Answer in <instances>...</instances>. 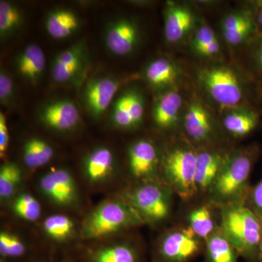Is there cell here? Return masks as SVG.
<instances>
[{"label": "cell", "mask_w": 262, "mask_h": 262, "mask_svg": "<svg viewBox=\"0 0 262 262\" xmlns=\"http://www.w3.org/2000/svg\"><path fill=\"white\" fill-rule=\"evenodd\" d=\"M194 82L201 96L219 111L239 106L260 108L261 90L244 67L224 61L204 62L194 71Z\"/></svg>", "instance_id": "1"}, {"label": "cell", "mask_w": 262, "mask_h": 262, "mask_svg": "<svg viewBox=\"0 0 262 262\" xmlns=\"http://www.w3.org/2000/svg\"><path fill=\"white\" fill-rule=\"evenodd\" d=\"M261 155L256 142L235 147L231 151L206 200L218 208L246 201L253 169Z\"/></svg>", "instance_id": "2"}, {"label": "cell", "mask_w": 262, "mask_h": 262, "mask_svg": "<svg viewBox=\"0 0 262 262\" xmlns=\"http://www.w3.org/2000/svg\"><path fill=\"white\" fill-rule=\"evenodd\" d=\"M220 229L239 257L246 262H258L262 238V221L246 201L219 208Z\"/></svg>", "instance_id": "3"}, {"label": "cell", "mask_w": 262, "mask_h": 262, "mask_svg": "<svg viewBox=\"0 0 262 262\" xmlns=\"http://www.w3.org/2000/svg\"><path fill=\"white\" fill-rule=\"evenodd\" d=\"M198 148L180 134L163 151L160 179L182 201L196 196L195 177Z\"/></svg>", "instance_id": "4"}, {"label": "cell", "mask_w": 262, "mask_h": 262, "mask_svg": "<svg viewBox=\"0 0 262 262\" xmlns=\"http://www.w3.org/2000/svg\"><path fill=\"white\" fill-rule=\"evenodd\" d=\"M144 224L141 215L125 198L110 200L88 215L81 234L84 239L96 241Z\"/></svg>", "instance_id": "5"}, {"label": "cell", "mask_w": 262, "mask_h": 262, "mask_svg": "<svg viewBox=\"0 0 262 262\" xmlns=\"http://www.w3.org/2000/svg\"><path fill=\"white\" fill-rule=\"evenodd\" d=\"M180 134L196 148L229 141L222 130L220 117L214 115L201 95L196 94L187 98Z\"/></svg>", "instance_id": "6"}, {"label": "cell", "mask_w": 262, "mask_h": 262, "mask_svg": "<svg viewBox=\"0 0 262 262\" xmlns=\"http://www.w3.org/2000/svg\"><path fill=\"white\" fill-rule=\"evenodd\" d=\"M173 194L163 182L139 183L123 198L134 207L146 223L160 224L171 213Z\"/></svg>", "instance_id": "7"}, {"label": "cell", "mask_w": 262, "mask_h": 262, "mask_svg": "<svg viewBox=\"0 0 262 262\" xmlns=\"http://www.w3.org/2000/svg\"><path fill=\"white\" fill-rule=\"evenodd\" d=\"M204 247V241L189 226L174 227L157 243L153 262H192L203 253Z\"/></svg>", "instance_id": "8"}, {"label": "cell", "mask_w": 262, "mask_h": 262, "mask_svg": "<svg viewBox=\"0 0 262 262\" xmlns=\"http://www.w3.org/2000/svg\"><path fill=\"white\" fill-rule=\"evenodd\" d=\"M201 16L192 2L167 1L163 10V34L171 46L187 42Z\"/></svg>", "instance_id": "9"}, {"label": "cell", "mask_w": 262, "mask_h": 262, "mask_svg": "<svg viewBox=\"0 0 262 262\" xmlns=\"http://www.w3.org/2000/svg\"><path fill=\"white\" fill-rule=\"evenodd\" d=\"M162 158L163 151L152 141L141 139L134 141L127 150L131 177L139 183L161 182Z\"/></svg>", "instance_id": "10"}, {"label": "cell", "mask_w": 262, "mask_h": 262, "mask_svg": "<svg viewBox=\"0 0 262 262\" xmlns=\"http://www.w3.org/2000/svg\"><path fill=\"white\" fill-rule=\"evenodd\" d=\"M234 146L231 141L198 148L195 184L196 196L208 194Z\"/></svg>", "instance_id": "11"}, {"label": "cell", "mask_w": 262, "mask_h": 262, "mask_svg": "<svg viewBox=\"0 0 262 262\" xmlns=\"http://www.w3.org/2000/svg\"><path fill=\"white\" fill-rule=\"evenodd\" d=\"M220 33L226 46L244 50L258 34L254 12L241 5L229 10L221 19Z\"/></svg>", "instance_id": "12"}, {"label": "cell", "mask_w": 262, "mask_h": 262, "mask_svg": "<svg viewBox=\"0 0 262 262\" xmlns=\"http://www.w3.org/2000/svg\"><path fill=\"white\" fill-rule=\"evenodd\" d=\"M146 101L137 87H129L117 94L112 106L110 118L113 125L120 130H134L144 121Z\"/></svg>", "instance_id": "13"}, {"label": "cell", "mask_w": 262, "mask_h": 262, "mask_svg": "<svg viewBox=\"0 0 262 262\" xmlns=\"http://www.w3.org/2000/svg\"><path fill=\"white\" fill-rule=\"evenodd\" d=\"M187 98L180 87L167 90L157 95L151 110L155 127L165 133L180 134Z\"/></svg>", "instance_id": "14"}, {"label": "cell", "mask_w": 262, "mask_h": 262, "mask_svg": "<svg viewBox=\"0 0 262 262\" xmlns=\"http://www.w3.org/2000/svg\"><path fill=\"white\" fill-rule=\"evenodd\" d=\"M105 46L112 54L118 57L130 56L141 44L140 26L134 18L120 17L112 20L105 29Z\"/></svg>", "instance_id": "15"}, {"label": "cell", "mask_w": 262, "mask_h": 262, "mask_svg": "<svg viewBox=\"0 0 262 262\" xmlns=\"http://www.w3.org/2000/svg\"><path fill=\"white\" fill-rule=\"evenodd\" d=\"M220 113L222 130L229 141L243 140L261 128L262 111L258 106H239Z\"/></svg>", "instance_id": "16"}, {"label": "cell", "mask_w": 262, "mask_h": 262, "mask_svg": "<svg viewBox=\"0 0 262 262\" xmlns=\"http://www.w3.org/2000/svg\"><path fill=\"white\" fill-rule=\"evenodd\" d=\"M122 82L110 76L95 77L86 82L82 90V101L91 117L98 119L103 116L113 104Z\"/></svg>", "instance_id": "17"}, {"label": "cell", "mask_w": 262, "mask_h": 262, "mask_svg": "<svg viewBox=\"0 0 262 262\" xmlns=\"http://www.w3.org/2000/svg\"><path fill=\"white\" fill-rule=\"evenodd\" d=\"M39 186L42 194L57 206L71 207L78 202L77 184L67 169L50 170L41 177Z\"/></svg>", "instance_id": "18"}, {"label": "cell", "mask_w": 262, "mask_h": 262, "mask_svg": "<svg viewBox=\"0 0 262 262\" xmlns=\"http://www.w3.org/2000/svg\"><path fill=\"white\" fill-rule=\"evenodd\" d=\"M38 115L45 126L58 132L75 130L81 122L80 110L70 99L54 100L45 103L39 108Z\"/></svg>", "instance_id": "19"}, {"label": "cell", "mask_w": 262, "mask_h": 262, "mask_svg": "<svg viewBox=\"0 0 262 262\" xmlns=\"http://www.w3.org/2000/svg\"><path fill=\"white\" fill-rule=\"evenodd\" d=\"M80 262H144V253L130 241H115L88 248Z\"/></svg>", "instance_id": "20"}, {"label": "cell", "mask_w": 262, "mask_h": 262, "mask_svg": "<svg viewBox=\"0 0 262 262\" xmlns=\"http://www.w3.org/2000/svg\"><path fill=\"white\" fill-rule=\"evenodd\" d=\"M183 72L182 67L168 56H160L150 61L143 71V79L157 94L180 87Z\"/></svg>", "instance_id": "21"}, {"label": "cell", "mask_w": 262, "mask_h": 262, "mask_svg": "<svg viewBox=\"0 0 262 262\" xmlns=\"http://www.w3.org/2000/svg\"><path fill=\"white\" fill-rule=\"evenodd\" d=\"M222 38L206 19L202 18L187 42L189 51L205 62L222 61Z\"/></svg>", "instance_id": "22"}, {"label": "cell", "mask_w": 262, "mask_h": 262, "mask_svg": "<svg viewBox=\"0 0 262 262\" xmlns=\"http://www.w3.org/2000/svg\"><path fill=\"white\" fill-rule=\"evenodd\" d=\"M44 51L35 43H31L19 53L15 58V67L18 75L26 82L37 85L46 70Z\"/></svg>", "instance_id": "23"}, {"label": "cell", "mask_w": 262, "mask_h": 262, "mask_svg": "<svg viewBox=\"0 0 262 262\" xmlns=\"http://www.w3.org/2000/svg\"><path fill=\"white\" fill-rule=\"evenodd\" d=\"M115 160V154L108 146H100L94 148L84 158V177L93 184L104 182L113 173Z\"/></svg>", "instance_id": "24"}, {"label": "cell", "mask_w": 262, "mask_h": 262, "mask_svg": "<svg viewBox=\"0 0 262 262\" xmlns=\"http://www.w3.org/2000/svg\"><path fill=\"white\" fill-rule=\"evenodd\" d=\"M81 19L75 10L60 8L51 10L45 21L48 35L54 39H67L75 34L81 27Z\"/></svg>", "instance_id": "25"}, {"label": "cell", "mask_w": 262, "mask_h": 262, "mask_svg": "<svg viewBox=\"0 0 262 262\" xmlns=\"http://www.w3.org/2000/svg\"><path fill=\"white\" fill-rule=\"evenodd\" d=\"M189 226L198 237L206 241L220 228V210L208 200L188 215Z\"/></svg>", "instance_id": "26"}, {"label": "cell", "mask_w": 262, "mask_h": 262, "mask_svg": "<svg viewBox=\"0 0 262 262\" xmlns=\"http://www.w3.org/2000/svg\"><path fill=\"white\" fill-rule=\"evenodd\" d=\"M205 262H238V253L220 228L205 241Z\"/></svg>", "instance_id": "27"}, {"label": "cell", "mask_w": 262, "mask_h": 262, "mask_svg": "<svg viewBox=\"0 0 262 262\" xmlns=\"http://www.w3.org/2000/svg\"><path fill=\"white\" fill-rule=\"evenodd\" d=\"M24 163L29 168L36 169L44 166L54 157V148L42 138L32 137L24 143Z\"/></svg>", "instance_id": "28"}, {"label": "cell", "mask_w": 262, "mask_h": 262, "mask_svg": "<svg viewBox=\"0 0 262 262\" xmlns=\"http://www.w3.org/2000/svg\"><path fill=\"white\" fill-rule=\"evenodd\" d=\"M1 262H29V248L23 239L7 231L0 232Z\"/></svg>", "instance_id": "29"}, {"label": "cell", "mask_w": 262, "mask_h": 262, "mask_svg": "<svg viewBox=\"0 0 262 262\" xmlns=\"http://www.w3.org/2000/svg\"><path fill=\"white\" fill-rule=\"evenodd\" d=\"M24 21L23 10L9 1L0 2V38L2 41L11 37L20 30Z\"/></svg>", "instance_id": "30"}, {"label": "cell", "mask_w": 262, "mask_h": 262, "mask_svg": "<svg viewBox=\"0 0 262 262\" xmlns=\"http://www.w3.org/2000/svg\"><path fill=\"white\" fill-rule=\"evenodd\" d=\"M244 50V67L262 90V32L258 33Z\"/></svg>", "instance_id": "31"}, {"label": "cell", "mask_w": 262, "mask_h": 262, "mask_svg": "<svg viewBox=\"0 0 262 262\" xmlns=\"http://www.w3.org/2000/svg\"><path fill=\"white\" fill-rule=\"evenodd\" d=\"M75 225L70 217L65 215H52L43 222L44 232L56 242H63L73 234Z\"/></svg>", "instance_id": "32"}, {"label": "cell", "mask_w": 262, "mask_h": 262, "mask_svg": "<svg viewBox=\"0 0 262 262\" xmlns=\"http://www.w3.org/2000/svg\"><path fill=\"white\" fill-rule=\"evenodd\" d=\"M22 170L15 163L3 164L0 168V198L9 199L14 194L21 182Z\"/></svg>", "instance_id": "33"}, {"label": "cell", "mask_w": 262, "mask_h": 262, "mask_svg": "<svg viewBox=\"0 0 262 262\" xmlns=\"http://www.w3.org/2000/svg\"><path fill=\"white\" fill-rule=\"evenodd\" d=\"M12 208L17 216L28 222L37 221L41 215L39 201L28 193H23L17 196Z\"/></svg>", "instance_id": "34"}, {"label": "cell", "mask_w": 262, "mask_h": 262, "mask_svg": "<svg viewBox=\"0 0 262 262\" xmlns=\"http://www.w3.org/2000/svg\"><path fill=\"white\" fill-rule=\"evenodd\" d=\"M83 64L84 61L67 65L52 63V78L58 83L70 82L81 72Z\"/></svg>", "instance_id": "35"}, {"label": "cell", "mask_w": 262, "mask_h": 262, "mask_svg": "<svg viewBox=\"0 0 262 262\" xmlns=\"http://www.w3.org/2000/svg\"><path fill=\"white\" fill-rule=\"evenodd\" d=\"M16 98L15 84L11 76L5 70L0 71V102L5 106H13Z\"/></svg>", "instance_id": "36"}, {"label": "cell", "mask_w": 262, "mask_h": 262, "mask_svg": "<svg viewBox=\"0 0 262 262\" xmlns=\"http://www.w3.org/2000/svg\"><path fill=\"white\" fill-rule=\"evenodd\" d=\"M246 203L262 221V177L256 184L251 185Z\"/></svg>", "instance_id": "37"}, {"label": "cell", "mask_w": 262, "mask_h": 262, "mask_svg": "<svg viewBox=\"0 0 262 262\" xmlns=\"http://www.w3.org/2000/svg\"><path fill=\"white\" fill-rule=\"evenodd\" d=\"M9 131L7 125L6 117L4 113H0V156L4 159L9 146Z\"/></svg>", "instance_id": "38"}, {"label": "cell", "mask_w": 262, "mask_h": 262, "mask_svg": "<svg viewBox=\"0 0 262 262\" xmlns=\"http://www.w3.org/2000/svg\"><path fill=\"white\" fill-rule=\"evenodd\" d=\"M193 4L195 5L198 9L202 8H213L216 5H220V1H215V0H200V1H192Z\"/></svg>", "instance_id": "39"}, {"label": "cell", "mask_w": 262, "mask_h": 262, "mask_svg": "<svg viewBox=\"0 0 262 262\" xmlns=\"http://www.w3.org/2000/svg\"><path fill=\"white\" fill-rule=\"evenodd\" d=\"M63 258L59 260L55 258L54 256H42V257L39 258H33L29 262H62L63 261Z\"/></svg>", "instance_id": "40"}, {"label": "cell", "mask_w": 262, "mask_h": 262, "mask_svg": "<svg viewBox=\"0 0 262 262\" xmlns=\"http://www.w3.org/2000/svg\"><path fill=\"white\" fill-rule=\"evenodd\" d=\"M255 20H256L258 33L262 32V8L255 13Z\"/></svg>", "instance_id": "41"}, {"label": "cell", "mask_w": 262, "mask_h": 262, "mask_svg": "<svg viewBox=\"0 0 262 262\" xmlns=\"http://www.w3.org/2000/svg\"><path fill=\"white\" fill-rule=\"evenodd\" d=\"M130 3V4L139 5V6H149V5L153 4V2L145 1V0H142V1H131Z\"/></svg>", "instance_id": "42"}, {"label": "cell", "mask_w": 262, "mask_h": 262, "mask_svg": "<svg viewBox=\"0 0 262 262\" xmlns=\"http://www.w3.org/2000/svg\"><path fill=\"white\" fill-rule=\"evenodd\" d=\"M62 262H77V260L72 256H68V255H64L63 258V261Z\"/></svg>", "instance_id": "43"}, {"label": "cell", "mask_w": 262, "mask_h": 262, "mask_svg": "<svg viewBox=\"0 0 262 262\" xmlns=\"http://www.w3.org/2000/svg\"><path fill=\"white\" fill-rule=\"evenodd\" d=\"M258 262H262V238L260 244L259 251H258Z\"/></svg>", "instance_id": "44"}, {"label": "cell", "mask_w": 262, "mask_h": 262, "mask_svg": "<svg viewBox=\"0 0 262 262\" xmlns=\"http://www.w3.org/2000/svg\"><path fill=\"white\" fill-rule=\"evenodd\" d=\"M260 108L262 111V90H261V101H260Z\"/></svg>", "instance_id": "45"}, {"label": "cell", "mask_w": 262, "mask_h": 262, "mask_svg": "<svg viewBox=\"0 0 262 262\" xmlns=\"http://www.w3.org/2000/svg\"><path fill=\"white\" fill-rule=\"evenodd\" d=\"M77 262H80V261H77Z\"/></svg>", "instance_id": "46"}]
</instances>
